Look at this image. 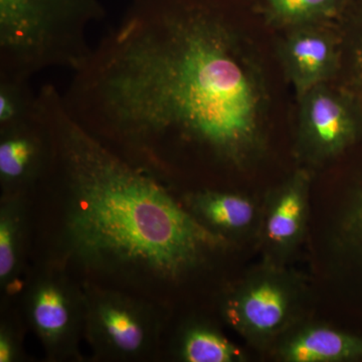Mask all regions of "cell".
<instances>
[{"label":"cell","mask_w":362,"mask_h":362,"mask_svg":"<svg viewBox=\"0 0 362 362\" xmlns=\"http://www.w3.org/2000/svg\"><path fill=\"white\" fill-rule=\"evenodd\" d=\"M354 0H246L267 25L283 30L307 23L338 21Z\"/></svg>","instance_id":"8fae6325"},{"label":"cell","mask_w":362,"mask_h":362,"mask_svg":"<svg viewBox=\"0 0 362 362\" xmlns=\"http://www.w3.org/2000/svg\"><path fill=\"white\" fill-rule=\"evenodd\" d=\"M278 42V56L297 97L334 82L341 64L338 21L307 23L286 28Z\"/></svg>","instance_id":"ba28073f"},{"label":"cell","mask_w":362,"mask_h":362,"mask_svg":"<svg viewBox=\"0 0 362 362\" xmlns=\"http://www.w3.org/2000/svg\"><path fill=\"white\" fill-rule=\"evenodd\" d=\"M188 211L218 235L246 230L255 218V206L247 197L204 190L187 197Z\"/></svg>","instance_id":"7c38bea8"},{"label":"cell","mask_w":362,"mask_h":362,"mask_svg":"<svg viewBox=\"0 0 362 362\" xmlns=\"http://www.w3.org/2000/svg\"><path fill=\"white\" fill-rule=\"evenodd\" d=\"M51 129L42 182L63 204L64 259L100 277L131 284L175 282L226 245L175 201L162 181L88 133L54 85L39 90Z\"/></svg>","instance_id":"7a4b0ae2"},{"label":"cell","mask_w":362,"mask_h":362,"mask_svg":"<svg viewBox=\"0 0 362 362\" xmlns=\"http://www.w3.org/2000/svg\"><path fill=\"white\" fill-rule=\"evenodd\" d=\"M245 0H133L73 71L64 102L102 144L160 181L176 154L240 164L263 138V76L240 35Z\"/></svg>","instance_id":"6da1fadb"},{"label":"cell","mask_w":362,"mask_h":362,"mask_svg":"<svg viewBox=\"0 0 362 362\" xmlns=\"http://www.w3.org/2000/svg\"><path fill=\"white\" fill-rule=\"evenodd\" d=\"M176 354L187 362H232L240 357L239 350L221 333L197 324L180 333Z\"/></svg>","instance_id":"2e32d148"},{"label":"cell","mask_w":362,"mask_h":362,"mask_svg":"<svg viewBox=\"0 0 362 362\" xmlns=\"http://www.w3.org/2000/svg\"><path fill=\"white\" fill-rule=\"evenodd\" d=\"M342 228L347 254L362 279V178L350 192Z\"/></svg>","instance_id":"ac0fdd59"},{"label":"cell","mask_w":362,"mask_h":362,"mask_svg":"<svg viewBox=\"0 0 362 362\" xmlns=\"http://www.w3.org/2000/svg\"><path fill=\"white\" fill-rule=\"evenodd\" d=\"M308 175L300 171L281 190L266 223V235L272 244L288 246L303 226Z\"/></svg>","instance_id":"5bb4252c"},{"label":"cell","mask_w":362,"mask_h":362,"mask_svg":"<svg viewBox=\"0 0 362 362\" xmlns=\"http://www.w3.org/2000/svg\"><path fill=\"white\" fill-rule=\"evenodd\" d=\"M28 195L1 197L0 202V287L13 292L25 263L28 238Z\"/></svg>","instance_id":"30bf717a"},{"label":"cell","mask_w":362,"mask_h":362,"mask_svg":"<svg viewBox=\"0 0 362 362\" xmlns=\"http://www.w3.org/2000/svg\"><path fill=\"white\" fill-rule=\"evenodd\" d=\"M298 140L308 158H333L361 139V113L334 83L316 86L298 97Z\"/></svg>","instance_id":"8992f818"},{"label":"cell","mask_w":362,"mask_h":362,"mask_svg":"<svg viewBox=\"0 0 362 362\" xmlns=\"http://www.w3.org/2000/svg\"><path fill=\"white\" fill-rule=\"evenodd\" d=\"M225 309L226 318L233 325L265 337L276 332L287 320L290 297L277 281L266 279L228 300Z\"/></svg>","instance_id":"9c48e42d"},{"label":"cell","mask_w":362,"mask_h":362,"mask_svg":"<svg viewBox=\"0 0 362 362\" xmlns=\"http://www.w3.org/2000/svg\"><path fill=\"white\" fill-rule=\"evenodd\" d=\"M283 354L286 361L294 362L361 361L362 337L328 328H313L288 343Z\"/></svg>","instance_id":"4fadbf2b"},{"label":"cell","mask_w":362,"mask_h":362,"mask_svg":"<svg viewBox=\"0 0 362 362\" xmlns=\"http://www.w3.org/2000/svg\"><path fill=\"white\" fill-rule=\"evenodd\" d=\"M105 14L100 0H0V78L77 70L92 52L88 28Z\"/></svg>","instance_id":"3957f363"},{"label":"cell","mask_w":362,"mask_h":362,"mask_svg":"<svg viewBox=\"0 0 362 362\" xmlns=\"http://www.w3.org/2000/svg\"><path fill=\"white\" fill-rule=\"evenodd\" d=\"M338 26L341 64L333 83L351 98L362 115V0H354Z\"/></svg>","instance_id":"9a60e30c"},{"label":"cell","mask_w":362,"mask_h":362,"mask_svg":"<svg viewBox=\"0 0 362 362\" xmlns=\"http://www.w3.org/2000/svg\"><path fill=\"white\" fill-rule=\"evenodd\" d=\"M25 316L52 361L80 358L78 344L84 337V290L56 269L33 279L25 293Z\"/></svg>","instance_id":"5b68a950"},{"label":"cell","mask_w":362,"mask_h":362,"mask_svg":"<svg viewBox=\"0 0 362 362\" xmlns=\"http://www.w3.org/2000/svg\"><path fill=\"white\" fill-rule=\"evenodd\" d=\"M52 156L51 129L37 92L35 113L23 122L0 129L1 197L30 194L42 185Z\"/></svg>","instance_id":"52a82bcc"},{"label":"cell","mask_w":362,"mask_h":362,"mask_svg":"<svg viewBox=\"0 0 362 362\" xmlns=\"http://www.w3.org/2000/svg\"><path fill=\"white\" fill-rule=\"evenodd\" d=\"M23 357V333L20 324L4 318L0 324V362L21 361Z\"/></svg>","instance_id":"d6986e66"},{"label":"cell","mask_w":362,"mask_h":362,"mask_svg":"<svg viewBox=\"0 0 362 362\" xmlns=\"http://www.w3.org/2000/svg\"><path fill=\"white\" fill-rule=\"evenodd\" d=\"M84 338L100 359L140 361L158 349L162 321L154 305L114 289L86 285Z\"/></svg>","instance_id":"277c9868"},{"label":"cell","mask_w":362,"mask_h":362,"mask_svg":"<svg viewBox=\"0 0 362 362\" xmlns=\"http://www.w3.org/2000/svg\"><path fill=\"white\" fill-rule=\"evenodd\" d=\"M37 93L30 80L0 78V129L23 122L35 113Z\"/></svg>","instance_id":"e0dca14e"}]
</instances>
